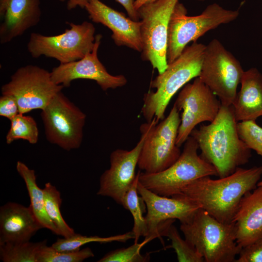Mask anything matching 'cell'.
Masks as SVG:
<instances>
[{
	"label": "cell",
	"mask_w": 262,
	"mask_h": 262,
	"mask_svg": "<svg viewBox=\"0 0 262 262\" xmlns=\"http://www.w3.org/2000/svg\"><path fill=\"white\" fill-rule=\"evenodd\" d=\"M262 176V166L239 167L232 174L218 179L210 176L197 179L183 188L180 194L193 200L218 221L230 223L243 197L257 187Z\"/></svg>",
	"instance_id": "1"
},
{
	"label": "cell",
	"mask_w": 262,
	"mask_h": 262,
	"mask_svg": "<svg viewBox=\"0 0 262 262\" xmlns=\"http://www.w3.org/2000/svg\"><path fill=\"white\" fill-rule=\"evenodd\" d=\"M237 122L232 105H221L213 121L190 134L197 143L201 157L214 167L219 178L232 174L251 157V149L239 136Z\"/></svg>",
	"instance_id": "2"
},
{
	"label": "cell",
	"mask_w": 262,
	"mask_h": 262,
	"mask_svg": "<svg viewBox=\"0 0 262 262\" xmlns=\"http://www.w3.org/2000/svg\"><path fill=\"white\" fill-rule=\"evenodd\" d=\"M206 45L193 42L166 69L150 82L155 91H148L143 98L141 112L147 122L154 118H164V113L172 98L190 81L199 76Z\"/></svg>",
	"instance_id": "3"
},
{
	"label": "cell",
	"mask_w": 262,
	"mask_h": 262,
	"mask_svg": "<svg viewBox=\"0 0 262 262\" xmlns=\"http://www.w3.org/2000/svg\"><path fill=\"white\" fill-rule=\"evenodd\" d=\"M180 229L206 262H235L241 249L234 222H221L200 208L189 222L180 224Z\"/></svg>",
	"instance_id": "4"
},
{
	"label": "cell",
	"mask_w": 262,
	"mask_h": 262,
	"mask_svg": "<svg viewBox=\"0 0 262 262\" xmlns=\"http://www.w3.org/2000/svg\"><path fill=\"white\" fill-rule=\"evenodd\" d=\"M198 148L196 140L190 135L173 164L158 173L140 171L139 182L157 195L170 197L180 194L183 188L197 179L217 176L214 167L198 155Z\"/></svg>",
	"instance_id": "5"
},
{
	"label": "cell",
	"mask_w": 262,
	"mask_h": 262,
	"mask_svg": "<svg viewBox=\"0 0 262 262\" xmlns=\"http://www.w3.org/2000/svg\"><path fill=\"white\" fill-rule=\"evenodd\" d=\"M239 10H228L216 3L208 5L199 15L187 16L181 3L175 6L170 17L168 32L167 61H174L191 42H196L207 32L237 18Z\"/></svg>",
	"instance_id": "6"
},
{
	"label": "cell",
	"mask_w": 262,
	"mask_h": 262,
	"mask_svg": "<svg viewBox=\"0 0 262 262\" xmlns=\"http://www.w3.org/2000/svg\"><path fill=\"white\" fill-rule=\"evenodd\" d=\"M70 26L59 34L44 35L32 33L27 49L33 58L41 56L56 59L66 64L82 58L94 47L95 28L91 22L81 24L67 22Z\"/></svg>",
	"instance_id": "7"
},
{
	"label": "cell",
	"mask_w": 262,
	"mask_h": 262,
	"mask_svg": "<svg viewBox=\"0 0 262 262\" xmlns=\"http://www.w3.org/2000/svg\"><path fill=\"white\" fill-rule=\"evenodd\" d=\"M244 71L239 61L218 39L206 45L198 77L218 97L221 105H233Z\"/></svg>",
	"instance_id": "8"
},
{
	"label": "cell",
	"mask_w": 262,
	"mask_h": 262,
	"mask_svg": "<svg viewBox=\"0 0 262 262\" xmlns=\"http://www.w3.org/2000/svg\"><path fill=\"white\" fill-rule=\"evenodd\" d=\"M180 0H157L138 10L141 19V57L150 63L158 74L167 68L169 23L172 13Z\"/></svg>",
	"instance_id": "9"
},
{
	"label": "cell",
	"mask_w": 262,
	"mask_h": 262,
	"mask_svg": "<svg viewBox=\"0 0 262 262\" xmlns=\"http://www.w3.org/2000/svg\"><path fill=\"white\" fill-rule=\"evenodd\" d=\"M153 123L145 138L140 154L138 166L147 173L161 172L173 164L181 152L176 144L180 123V111L174 104L168 116Z\"/></svg>",
	"instance_id": "10"
},
{
	"label": "cell",
	"mask_w": 262,
	"mask_h": 262,
	"mask_svg": "<svg viewBox=\"0 0 262 262\" xmlns=\"http://www.w3.org/2000/svg\"><path fill=\"white\" fill-rule=\"evenodd\" d=\"M41 111L48 141L67 151L80 147L86 119L80 109L60 91Z\"/></svg>",
	"instance_id": "11"
},
{
	"label": "cell",
	"mask_w": 262,
	"mask_h": 262,
	"mask_svg": "<svg viewBox=\"0 0 262 262\" xmlns=\"http://www.w3.org/2000/svg\"><path fill=\"white\" fill-rule=\"evenodd\" d=\"M64 87L55 84L50 72L36 66L27 65L18 68L10 81L1 88L2 95L16 99L19 113L43 110Z\"/></svg>",
	"instance_id": "12"
},
{
	"label": "cell",
	"mask_w": 262,
	"mask_h": 262,
	"mask_svg": "<svg viewBox=\"0 0 262 262\" xmlns=\"http://www.w3.org/2000/svg\"><path fill=\"white\" fill-rule=\"evenodd\" d=\"M137 191L147 208L145 219L150 241L166 236L170 227L176 219L180 224L189 222L199 206L190 198L181 194L172 196L157 195L143 186L139 181Z\"/></svg>",
	"instance_id": "13"
},
{
	"label": "cell",
	"mask_w": 262,
	"mask_h": 262,
	"mask_svg": "<svg viewBox=\"0 0 262 262\" xmlns=\"http://www.w3.org/2000/svg\"><path fill=\"white\" fill-rule=\"evenodd\" d=\"M174 104L182 111L176 140L179 147L185 143L197 124L213 121L221 105L216 96L198 77L183 87Z\"/></svg>",
	"instance_id": "14"
},
{
	"label": "cell",
	"mask_w": 262,
	"mask_h": 262,
	"mask_svg": "<svg viewBox=\"0 0 262 262\" xmlns=\"http://www.w3.org/2000/svg\"><path fill=\"white\" fill-rule=\"evenodd\" d=\"M153 122L154 119L140 126V139L132 149H117L111 153L110 166L100 177L97 195L110 197L121 205L124 196L135 179L141 149Z\"/></svg>",
	"instance_id": "15"
},
{
	"label": "cell",
	"mask_w": 262,
	"mask_h": 262,
	"mask_svg": "<svg viewBox=\"0 0 262 262\" xmlns=\"http://www.w3.org/2000/svg\"><path fill=\"white\" fill-rule=\"evenodd\" d=\"M102 35L95 36L93 50L82 58L66 64H60L52 68L51 77L56 84L68 87L71 82L77 79H88L97 83L104 91L124 86L127 80L123 75H112L109 73L98 57V51Z\"/></svg>",
	"instance_id": "16"
},
{
	"label": "cell",
	"mask_w": 262,
	"mask_h": 262,
	"mask_svg": "<svg viewBox=\"0 0 262 262\" xmlns=\"http://www.w3.org/2000/svg\"><path fill=\"white\" fill-rule=\"evenodd\" d=\"M89 18L112 32L116 45L126 46L141 52V21H134L103 3L100 0H87L84 8Z\"/></svg>",
	"instance_id": "17"
},
{
	"label": "cell",
	"mask_w": 262,
	"mask_h": 262,
	"mask_svg": "<svg viewBox=\"0 0 262 262\" xmlns=\"http://www.w3.org/2000/svg\"><path fill=\"white\" fill-rule=\"evenodd\" d=\"M40 0H0V43L4 44L36 26L41 16Z\"/></svg>",
	"instance_id": "18"
},
{
	"label": "cell",
	"mask_w": 262,
	"mask_h": 262,
	"mask_svg": "<svg viewBox=\"0 0 262 262\" xmlns=\"http://www.w3.org/2000/svg\"><path fill=\"white\" fill-rule=\"evenodd\" d=\"M43 229L31 207L8 202L0 208V244L30 241Z\"/></svg>",
	"instance_id": "19"
},
{
	"label": "cell",
	"mask_w": 262,
	"mask_h": 262,
	"mask_svg": "<svg viewBox=\"0 0 262 262\" xmlns=\"http://www.w3.org/2000/svg\"><path fill=\"white\" fill-rule=\"evenodd\" d=\"M233 222L241 248L262 238V186L243 197Z\"/></svg>",
	"instance_id": "20"
},
{
	"label": "cell",
	"mask_w": 262,
	"mask_h": 262,
	"mask_svg": "<svg viewBox=\"0 0 262 262\" xmlns=\"http://www.w3.org/2000/svg\"><path fill=\"white\" fill-rule=\"evenodd\" d=\"M241 87L232 105L237 122L262 116V74L255 67L245 71Z\"/></svg>",
	"instance_id": "21"
},
{
	"label": "cell",
	"mask_w": 262,
	"mask_h": 262,
	"mask_svg": "<svg viewBox=\"0 0 262 262\" xmlns=\"http://www.w3.org/2000/svg\"><path fill=\"white\" fill-rule=\"evenodd\" d=\"M16 168L24 180L30 199L29 205L36 219L43 228L50 230L52 233L61 235V233L48 215L45 206L44 192L36 183L35 171L24 163L18 161Z\"/></svg>",
	"instance_id": "22"
},
{
	"label": "cell",
	"mask_w": 262,
	"mask_h": 262,
	"mask_svg": "<svg viewBox=\"0 0 262 262\" xmlns=\"http://www.w3.org/2000/svg\"><path fill=\"white\" fill-rule=\"evenodd\" d=\"M140 171L136 174L131 186L124 196L121 205L131 213L133 219V233L134 242L137 243L140 237H146L147 234V227L143 213L146 212V206L142 198L139 196L137 186Z\"/></svg>",
	"instance_id": "23"
},
{
	"label": "cell",
	"mask_w": 262,
	"mask_h": 262,
	"mask_svg": "<svg viewBox=\"0 0 262 262\" xmlns=\"http://www.w3.org/2000/svg\"><path fill=\"white\" fill-rule=\"evenodd\" d=\"M45 244L46 240L0 244V260L3 262H37L38 252Z\"/></svg>",
	"instance_id": "24"
},
{
	"label": "cell",
	"mask_w": 262,
	"mask_h": 262,
	"mask_svg": "<svg viewBox=\"0 0 262 262\" xmlns=\"http://www.w3.org/2000/svg\"><path fill=\"white\" fill-rule=\"evenodd\" d=\"M43 190L47 213L60 231L61 236L67 238L74 235V229L66 223L61 214L60 192L50 182L46 183Z\"/></svg>",
	"instance_id": "25"
},
{
	"label": "cell",
	"mask_w": 262,
	"mask_h": 262,
	"mask_svg": "<svg viewBox=\"0 0 262 262\" xmlns=\"http://www.w3.org/2000/svg\"><path fill=\"white\" fill-rule=\"evenodd\" d=\"M134 236L132 231L124 234L102 237L98 236H87L75 233L67 238H58L51 246L58 251H72L80 249L82 246L88 243L97 242L100 244L113 242H126Z\"/></svg>",
	"instance_id": "26"
},
{
	"label": "cell",
	"mask_w": 262,
	"mask_h": 262,
	"mask_svg": "<svg viewBox=\"0 0 262 262\" xmlns=\"http://www.w3.org/2000/svg\"><path fill=\"white\" fill-rule=\"evenodd\" d=\"M19 113L11 121L10 129L6 136L8 144L13 141L23 139L30 144H36L38 140L39 131L34 119Z\"/></svg>",
	"instance_id": "27"
},
{
	"label": "cell",
	"mask_w": 262,
	"mask_h": 262,
	"mask_svg": "<svg viewBox=\"0 0 262 262\" xmlns=\"http://www.w3.org/2000/svg\"><path fill=\"white\" fill-rule=\"evenodd\" d=\"M94 256L89 247L76 251H58L45 244L38 252L36 259L37 262H81Z\"/></svg>",
	"instance_id": "28"
},
{
	"label": "cell",
	"mask_w": 262,
	"mask_h": 262,
	"mask_svg": "<svg viewBox=\"0 0 262 262\" xmlns=\"http://www.w3.org/2000/svg\"><path fill=\"white\" fill-rule=\"evenodd\" d=\"M148 239H145L140 243H135L126 248H121L111 251L101 259L98 262H146L149 261L148 254H142L141 248L147 243Z\"/></svg>",
	"instance_id": "29"
},
{
	"label": "cell",
	"mask_w": 262,
	"mask_h": 262,
	"mask_svg": "<svg viewBox=\"0 0 262 262\" xmlns=\"http://www.w3.org/2000/svg\"><path fill=\"white\" fill-rule=\"evenodd\" d=\"M167 237L171 242L169 247L175 250L179 262H203V258L198 253L185 239L180 236L176 228L172 224L168 230Z\"/></svg>",
	"instance_id": "30"
},
{
	"label": "cell",
	"mask_w": 262,
	"mask_h": 262,
	"mask_svg": "<svg viewBox=\"0 0 262 262\" xmlns=\"http://www.w3.org/2000/svg\"><path fill=\"white\" fill-rule=\"evenodd\" d=\"M237 128L240 138L247 147L262 157V128L254 120L238 122Z\"/></svg>",
	"instance_id": "31"
},
{
	"label": "cell",
	"mask_w": 262,
	"mask_h": 262,
	"mask_svg": "<svg viewBox=\"0 0 262 262\" xmlns=\"http://www.w3.org/2000/svg\"><path fill=\"white\" fill-rule=\"evenodd\" d=\"M236 262H262V238L241 248Z\"/></svg>",
	"instance_id": "32"
},
{
	"label": "cell",
	"mask_w": 262,
	"mask_h": 262,
	"mask_svg": "<svg viewBox=\"0 0 262 262\" xmlns=\"http://www.w3.org/2000/svg\"><path fill=\"white\" fill-rule=\"evenodd\" d=\"M19 113L15 98L10 95H2L0 97V115L10 121Z\"/></svg>",
	"instance_id": "33"
},
{
	"label": "cell",
	"mask_w": 262,
	"mask_h": 262,
	"mask_svg": "<svg viewBox=\"0 0 262 262\" xmlns=\"http://www.w3.org/2000/svg\"><path fill=\"white\" fill-rule=\"evenodd\" d=\"M115 0L124 8L129 17L134 21H139L140 17L139 14L134 6L135 0Z\"/></svg>",
	"instance_id": "34"
},
{
	"label": "cell",
	"mask_w": 262,
	"mask_h": 262,
	"mask_svg": "<svg viewBox=\"0 0 262 262\" xmlns=\"http://www.w3.org/2000/svg\"><path fill=\"white\" fill-rule=\"evenodd\" d=\"M60 1H66V7L68 10L75 9L79 6L84 8L87 0H58Z\"/></svg>",
	"instance_id": "35"
},
{
	"label": "cell",
	"mask_w": 262,
	"mask_h": 262,
	"mask_svg": "<svg viewBox=\"0 0 262 262\" xmlns=\"http://www.w3.org/2000/svg\"><path fill=\"white\" fill-rule=\"evenodd\" d=\"M156 0H135L134 6L135 10L137 11V10L143 5L154 2Z\"/></svg>",
	"instance_id": "36"
},
{
	"label": "cell",
	"mask_w": 262,
	"mask_h": 262,
	"mask_svg": "<svg viewBox=\"0 0 262 262\" xmlns=\"http://www.w3.org/2000/svg\"><path fill=\"white\" fill-rule=\"evenodd\" d=\"M262 186V180L259 181L257 184V186Z\"/></svg>",
	"instance_id": "37"
},
{
	"label": "cell",
	"mask_w": 262,
	"mask_h": 262,
	"mask_svg": "<svg viewBox=\"0 0 262 262\" xmlns=\"http://www.w3.org/2000/svg\"><path fill=\"white\" fill-rule=\"evenodd\" d=\"M200 1H204L205 0H198Z\"/></svg>",
	"instance_id": "38"
}]
</instances>
